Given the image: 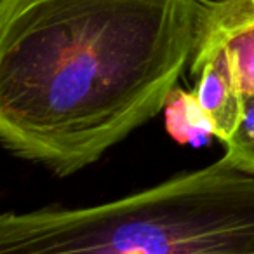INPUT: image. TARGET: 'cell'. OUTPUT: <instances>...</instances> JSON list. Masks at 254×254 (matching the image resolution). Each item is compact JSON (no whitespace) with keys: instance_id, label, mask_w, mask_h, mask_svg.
I'll return each instance as SVG.
<instances>
[{"instance_id":"cell-5","label":"cell","mask_w":254,"mask_h":254,"mask_svg":"<svg viewBox=\"0 0 254 254\" xmlns=\"http://www.w3.org/2000/svg\"><path fill=\"white\" fill-rule=\"evenodd\" d=\"M225 145V153L233 164L254 174V96L244 99V115L237 131Z\"/></svg>"},{"instance_id":"cell-4","label":"cell","mask_w":254,"mask_h":254,"mask_svg":"<svg viewBox=\"0 0 254 254\" xmlns=\"http://www.w3.org/2000/svg\"><path fill=\"white\" fill-rule=\"evenodd\" d=\"M190 70L197 75V85L191 92L211 126L212 136L221 143L228 141L242 120L246 99L235 82L228 58L219 49L197 51Z\"/></svg>"},{"instance_id":"cell-1","label":"cell","mask_w":254,"mask_h":254,"mask_svg":"<svg viewBox=\"0 0 254 254\" xmlns=\"http://www.w3.org/2000/svg\"><path fill=\"white\" fill-rule=\"evenodd\" d=\"M209 0H0V141L70 176L157 117Z\"/></svg>"},{"instance_id":"cell-3","label":"cell","mask_w":254,"mask_h":254,"mask_svg":"<svg viewBox=\"0 0 254 254\" xmlns=\"http://www.w3.org/2000/svg\"><path fill=\"white\" fill-rule=\"evenodd\" d=\"M219 49L228 58L244 96H254V0H209L197 51Z\"/></svg>"},{"instance_id":"cell-2","label":"cell","mask_w":254,"mask_h":254,"mask_svg":"<svg viewBox=\"0 0 254 254\" xmlns=\"http://www.w3.org/2000/svg\"><path fill=\"white\" fill-rule=\"evenodd\" d=\"M0 254H254V174L223 155L98 205L4 212Z\"/></svg>"}]
</instances>
